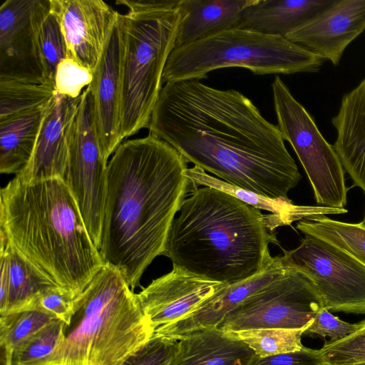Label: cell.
Returning <instances> with one entry per match:
<instances>
[{
	"instance_id": "1",
	"label": "cell",
	"mask_w": 365,
	"mask_h": 365,
	"mask_svg": "<svg viewBox=\"0 0 365 365\" xmlns=\"http://www.w3.org/2000/svg\"><path fill=\"white\" fill-rule=\"evenodd\" d=\"M147 128L187 163L263 196L290 200L302 178L278 126L235 89L198 79L167 83Z\"/></svg>"
},
{
	"instance_id": "2",
	"label": "cell",
	"mask_w": 365,
	"mask_h": 365,
	"mask_svg": "<svg viewBox=\"0 0 365 365\" xmlns=\"http://www.w3.org/2000/svg\"><path fill=\"white\" fill-rule=\"evenodd\" d=\"M187 162L151 134L121 143L108 162L99 251L133 291L163 255L180 206L193 188Z\"/></svg>"
},
{
	"instance_id": "3",
	"label": "cell",
	"mask_w": 365,
	"mask_h": 365,
	"mask_svg": "<svg viewBox=\"0 0 365 365\" xmlns=\"http://www.w3.org/2000/svg\"><path fill=\"white\" fill-rule=\"evenodd\" d=\"M284 226L262 211L220 190L193 187L170 228L163 255L173 267L232 285L264 271L273 261L272 232Z\"/></svg>"
},
{
	"instance_id": "4",
	"label": "cell",
	"mask_w": 365,
	"mask_h": 365,
	"mask_svg": "<svg viewBox=\"0 0 365 365\" xmlns=\"http://www.w3.org/2000/svg\"><path fill=\"white\" fill-rule=\"evenodd\" d=\"M0 232L59 287L79 297L105 265L61 178L1 188Z\"/></svg>"
},
{
	"instance_id": "5",
	"label": "cell",
	"mask_w": 365,
	"mask_h": 365,
	"mask_svg": "<svg viewBox=\"0 0 365 365\" xmlns=\"http://www.w3.org/2000/svg\"><path fill=\"white\" fill-rule=\"evenodd\" d=\"M137 294L106 264L78 298L48 365H120L154 334Z\"/></svg>"
},
{
	"instance_id": "6",
	"label": "cell",
	"mask_w": 365,
	"mask_h": 365,
	"mask_svg": "<svg viewBox=\"0 0 365 365\" xmlns=\"http://www.w3.org/2000/svg\"><path fill=\"white\" fill-rule=\"evenodd\" d=\"M180 0H117L122 30L120 136L147 128L163 88V74L175 47Z\"/></svg>"
},
{
	"instance_id": "7",
	"label": "cell",
	"mask_w": 365,
	"mask_h": 365,
	"mask_svg": "<svg viewBox=\"0 0 365 365\" xmlns=\"http://www.w3.org/2000/svg\"><path fill=\"white\" fill-rule=\"evenodd\" d=\"M324 61L285 37L235 28L175 47L163 71V84L206 78L209 72L229 67L257 75L316 73Z\"/></svg>"
},
{
	"instance_id": "8",
	"label": "cell",
	"mask_w": 365,
	"mask_h": 365,
	"mask_svg": "<svg viewBox=\"0 0 365 365\" xmlns=\"http://www.w3.org/2000/svg\"><path fill=\"white\" fill-rule=\"evenodd\" d=\"M272 91L277 126L302 165L317 203L344 208L348 191L345 170L334 146L325 140L313 117L279 76L274 77Z\"/></svg>"
},
{
	"instance_id": "9",
	"label": "cell",
	"mask_w": 365,
	"mask_h": 365,
	"mask_svg": "<svg viewBox=\"0 0 365 365\" xmlns=\"http://www.w3.org/2000/svg\"><path fill=\"white\" fill-rule=\"evenodd\" d=\"M312 282L302 272L287 267L232 311L218 327L235 332L258 329L305 330L323 309Z\"/></svg>"
},
{
	"instance_id": "10",
	"label": "cell",
	"mask_w": 365,
	"mask_h": 365,
	"mask_svg": "<svg viewBox=\"0 0 365 365\" xmlns=\"http://www.w3.org/2000/svg\"><path fill=\"white\" fill-rule=\"evenodd\" d=\"M285 267L304 274L318 292L324 309L365 314V265L340 248L305 235L300 245L284 250Z\"/></svg>"
},
{
	"instance_id": "11",
	"label": "cell",
	"mask_w": 365,
	"mask_h": 365,
	"mask_svg": "<svg viewBox=\"0 0 365 365\" xmlns=\"http://www.w3.org/2000/svg\"><path fill=\"white\" fill-rule=\"evenodd\" d=\"M108 162L101 150L94 119L93 96L88 86L80 97L63 180L72 193L91 240L98 250Z\"/></svg>"
},
{
	"instance_id": "12",
	"label": "cell",
	"mask_w": 365,
	"mask_h": 365,
	"mask_svg": "<svg viewBox=\"0 0 365 365\" xmlns=\"http://www.w3.org/2000/svg\"><path fill=\"white\" fill-rule=\"evenodd\" d=\"M50 6L51 0H6L2 3L1 79L48 83L41 64L38 29Z\"/></svg>"
},
{
	"instance_id": "13",
	"label": "cell",
	"mask_w": 365,
	"mask_h": 365,
	"mask_svg": "<svg viewBox=\"0 0 365 365\" xmlns=\"http://www.w3.org/2000/svg\"><path fill=\"white\" fill-rule=\"evenodd\" d=\"M69 56L94 72L119 12L102 0H51Z\"/></svg>"
},
{
	"instance_id": "14",
	"label": "cell",
	"mask_w": 365,
	"mask_h": 365,
	"mask_svg": "<svg viewBox=\"0 0 365 365\" xmlns=\"http://www.w3.org/2000/svg\"><path fill=\"white\" fill-rule=\"evenodd\" d=\"M225 286L173 267L170 272L153 280L137 297L155 330L188 315Z\"/></svg>"
},
{
	"instance_id": "15",
	"label": "cell",
	"mask_w": 365,
	"mask_h": 365,
	"mask_svg": "<svg viewBox=\"0 0 365 365\" xmlns=\"http://www.w3.org/2000/svg\"><path fill=\"white\" fill-rule=\"evenodd\" d=\"M123 36L119 14L101 61L88 86L93 101L96 131L103 157L108 160L122 143Z\"/></svg>"
},
{
	"instance_id": "16",
	"label": "cell",
	"mask_w": 365,
	"mask_h": 365,
	"mask_svg": "<svg viewBox=\"0 0 365 365\" xmlns=\"http://www.w3.org/2000/svg\"><path fill=\"white\" fill-rule=\"evenodd\" d=\"M80 97L72 98L55 93L43 120L32 157L23 171L15 176L26 182L56 178L63 179Z\"/></svg>"
},
{
	"instance_id": "17",
	"label": "cell",
	"mask_w": 365,
	"mask_h": 365,
	"mask_svg": "<svg viewBox=\"0 0 365 365\" xmlns=\"http://www.w3.org/2000/svg\"><path fill=\"white\" fill-rule=\"evenodd\" d=\"M365 31V0H335L309 22L286 36L334 66Z\"/></svg>"
},
{
	"instance_id": "18",
	"label": "cell",
	"mask_w": 365,
	"mask_h": 365,
	"mask_svg": "<svg viewBox=\"0 0 365 365\" xmlns=\"http://www.w3.org/2000/svg\"><path fill=\"white\" fill-rule=\"evenodd\" d=\"M281 256L257 275L232 285H227L195 311L175 323L160 327L155 334L178 338L192 331L218 328L226 317L248 297L269 283L284 272Z\"/></svg>"
},
{
	"instance_id": "19",
	"label": "cell",
	"mask_w": 365,
	"mask_h": 365,
	"mask_svg": "<svg viewBox=\"0 0 365 365\" xmlns=\"http://www.w3.org/2000/svg\"><path fill=\"white\" fill-rule=\"evenodd\" d=\"M331 123L336 130L333 146L343 168L365 193V78L343 96Z\"/></svg>"
},
{
	"instance_id": "20",
	"label": "cell",
	"mask_w": 365,
	"mask_h": 365,
	"mask_svg": "<svg viewBox=\"0 0 365 365\" xmlns=\"http://www.w3.org/2000/svg\"><path fill=\"white\" fill-rule=\"evenodd\" d=\"M168 365H250L255 354L232 332L219 328L181 335Z\"/></svg>"
},
{
	"instance_id": "21",
	"label": "cell",
	"mask_w": 365,
	"mask_h": 365,
	"mask_svg": "<svg viewBox=\"0 0 365 365\" xmlns=\"http://www.w3.org/2000/svg\"><path fill=\"white\" fill-rule=\"evenodd\" d=\"M334 1L335 0H256L242 12L238 28L286 37Z\"/></svg>"
},
{
	"instance_id": "22",
	"label": "cell",
	"mask_w": 365,
	"mask_h": 365,
	"mask_svg": "<svg viewBox=\"0 0 365 365\" xmlns=\"http://www.w3.org/2000/svg\"><path fill=\"white\" fill-rule=\"evenodd\" d=\"M256 0H180L175 47L238 28L244 10Z\"/></svg>"
},
{
	"instance_id": "23",
	"label": "cell",
	"mask_w": 365,
	"mask_h": 365,
	"mask_svg": "<svg viewBox=\"0 0 365 365\" xmlns=\"http://www.w3.org/2000/svg\"><path fill=\"white\" fill-rule=\"evenodd\" d=\"M51 101L40 108L0 121L1 173L17 175L26 168Z\"/></svg>"
},
{
	"instance_id": "24",
	"label": "cell",
	"mask_w": 365,
	"mask_h": 365,
	"mask_svg": "<svg viewBox=\"0 0 365 365\" xmlns=\"http://www.w3.org/2000/svg\"><path fill=\"white\" fill-rule=\"evenodd\" d=\"M1 245L9 260V292L5 309L0 315L34 309L40 297L58 286L42 269L20 253L0 232Z\"/></svg>"
},
{
	"instance_id": "25",
	"label": "cell",
	"mask_w": 365,
	"mask_h": 365,
	"mask_svg": "<svg viewBox=\"0 0 365 365\" xmlns=\"http://www.w3.org/2000/svg\"><path fill=\"white\" fill-rule=\"evenodd\" d=\"M186 175L193 187L207 186L214 187L235 196L244 202L259 210L269 212L279 217L285 224L290 225L293 222L310 216L326 214H344L345 208H331L324 206L312 207L296 205L291 200L273 199L232 185L210 174L202 168L193 166L186 170Z\"/></svg>"
},
{
	"instance_id": "26",
	"label": "cell",
	"mask_w": 365,
	"mask_h": 365,
	"mask_svg": "<svg viewBox=\"0 0 365 365\" xmlns=\"http://www.w3.org/2000/svg\"><path fill=\"white\" fill-rule=\"evenodd\" d=\"M297 228L303 234L321 238L340 248L365 265V228L361 225L317 215L299 220Z\"/></svg>"
},
{
	"instance_id": "27",
	"label": "cell",
	"mask_w": 365,
	"mask_h": 365,
	"mask_svg": "<svg viewBox=\"0 0 365 365\" xmlns=\"http://www.w3.org/2000/svg\"><path fill=\"white\" fill-rule=\"evenodd\" d=\"M55 93L48 83L0 78V121L47 104Z\"/></svg>"
},
{
	"instance_id": "28",
	"label": "cell",
	"mask_w": 365,
	"mask_h": 365,
	"mask_svg": "<svg viewBox=\"0 0 365 365\" xmlns=\"http://www.w3.org/2000/svg\"><path fill=\"white\" fill-rule=\"evenodd\" d=\"M66 324L53 319L14 350L11 365H48L65 338Z\"/></svg>"
},
{
	"instance_id": "29",
	"label": "cell",
	"mask_w": 365,
	"mask_h": 365,
	"mask_svg": "<svg viewBox=\"0 0 365 365\" xmlns=\"http://www.w3.org/2000/svg\"><path fill=\"white\" fill-rule=\"evenodd\" d=\"M38 46L44 78L54 87L56 68L62 60L69 56V53L51 1L38 29Z\"/></svg>"
},
{
	"instance_id": "30",
	"label": "cell",
	"mask_w": 365,
	"mask_h": 365,
	"mask_svg": "<svg viewBox=\"0 0 365 365\" xmlns=\"http://www.w3.org/2000/svg\"><path fill=\"white\" fill-rule=\"evenodd\" d=\"M55 319L37 309H24L1 315V352L11 359L15 349Z\"/></svg>"
},
{
	"instance_id": "31",
	"label": "cell",
	"mask_w": 365,
	"mask_h": 365,
	"mask_svg": "<svg viewBox=\"0 0 365 365\" xmlns=\"http://www.w3.org/2000/svg\"><path fill=\"white\" fill-rule=\"evenodd\" d=\"M304 330L258 329L232 332L259 357L300 350L304 347L302 336Z\"/></svg>"
},
{
	"instance_id": "32",
	"label": "cell",
	"mask_w": 365,
	"mask_h": 365,
	"mask_svg": "<svg viewBox=\"0 0 365 365\" xmlns=\"http://www.w3.org/2000/svg\"><path fill=\"white\" fill-rule=\"evenodd\" d=\"M321 351L327 365L365 362V324L341 340L334 342L325 341Z\"/></svg>"
},
{
	"instance_id": "33",
	"label": "cell",
	"mask_w": 365,
	"mask_h": 365,
	"mask_svg": "<svg viewBox=\"0 0 365 365\" xmlns=\"http://www.w3.org/2000/svg\"><path fill=\"white\" fill-rule=\"evenodd\" d=\"M93 73L72 57H67L58 65L54 76L56 93L77 98L92 82Z\"/></svg>"
},
{
	"instance_id": "34",
	"label": "cell",
	"mask_w": 365,
	"mask_h": 365,
	"mask_svg": "<svg viewBox=\"0 0 365 365\" xmlns=\"http://www.w3.org/2000/svg\"><path fill=\"white\" fill-rule=\"evenodd\" d=\"M178 342L176 338L154 334L120 365H168Z\"/></svg>"
},
{
	"instance_id": "35",
	"label": "cell",
	"mask_w": 365,
	"mask_h": 365,
	"mask_svg": "<svg viewBox=\"0 0 365 365\" xmlns=\"http://www.w3.org/2000/svg\"><path fill=\"white\" fill-rule=\"evenodd\" d=\"M364 324L365 320L356 324L345 322L323 308L317 313L303 334L322 338L329 336L331 339L328 341L334 342L349 336Z\"/></svg>"
},
{
	"instance_id": "36",
	"label": "cell",
	"mask_w": 365,
	"mask_h": 365,
	"mask_svg": "<svg viewBox=\"0 0 365 365\" xmlns=\"http://www.w3.org/2000/svg\"><path fill=\"white\" fill-rule=\"evenodd\" d=\"M79 297L56 286L46 291L40 297L34 309L48 313L68 326L76 312Z\"/></svg>"
},
{
	"instance_id": "37",
	"label": "cell",
	"mask_w": 365,
	"mask_h": 365,
	"mask_svg": "<svg viewBox=\"0 0 365 365\" xmlns=\"http://www.w3.org/2000/svg\"><path fill=\"white\" fill-rule=\"evenodd\" d=\"M250 365H327L321 349L304 346L300 350L267 357L255 355Z\"/></svg>"
},
{
	"instance_id": "38",
	"label": "cell",
	"mask_w": 365,
	"mask_h": 365,
	"mask_svg": "<svg viewBox=\"0 0 365 365\" xmlns=\"http://www.w3.org/2000/svg\"><path fill=\"white\" fill-rule=\"evenodd\" d=\"M1 278H0V314L5 309L9 292V260L4 246H0Z\"/></svg>"
},
{
	"instance_id": "39",
	"label": "cell",
	"mask_w": 365,
	"mask_h": 365,
	"mask_svg": "<svg viewBox=\"0 0 365 365\" xmlns=\"http://www.w3.org/2000/svg\"><path fill=\"white\" fill-rule=\"evenodd\" d=\"M359 224L361 225V226H362L364 228H365V215H364V220Z\"/></svg>"
},
{
	"instance_id": "40",
	"label": "cell",
	"mask_w": 365,
	"mask_h": 365,
	"mask_svg": "<svg viewBox=\"0 0 365 365\" xmlns=\"http://www.w3.org/2000/svg\"><path fill=\"white\" fill-rule=\"evenodd\" d=\"M351 365H365V362H364V363H359V364H351Z\"/></svg>"
}]
</instances>
